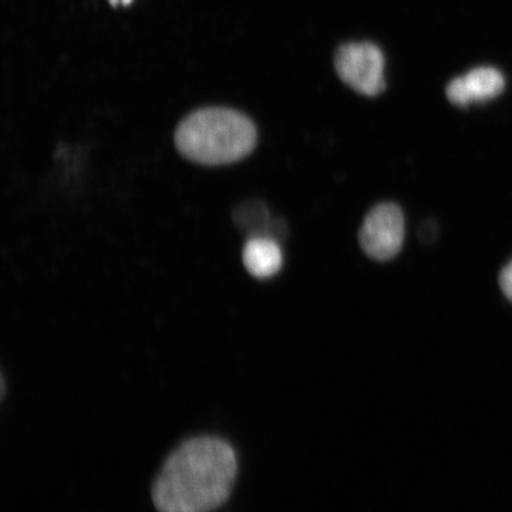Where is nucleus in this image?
Listing matches in <instances>:
<instances>
[{
  "label": "nucleus",
  "mask_w": 512,
  "mask_h": 512,
  "mask_svg": "<svg viewBox=\"0 0 512 512\" xmlns=\"http://www.w3.org/2000/svg\"><path fill=\"white\" fill-rule=\"evenodd\" d=\"M340 80L350 89L367 97H375L386 87L382 50L369 42L340 46L335 55Z\"/></svg>",
  "instance_id": "nucleus-3"
},
{
  "label": "nucleus",
  "mask_w": 512,
  "mask_h": 512,
  "mask_svg": "<svg viewBox=\"0 0 512 512\" xmlns=\"http://www.w3.org/2000/svg\"><path fill=\"white\" fill-rule=\"evenodd\" d=\"M242 261L249 274L265 279L278 274L284 256L274 239L251 238L242 251Z\"/></svg>",
  "instance_id": "nucleus-6"
},
{
  "label": "nucleus",
  "mask_w": 512,
  "mask_h": 512,
  "mask_svg": "<svg viewBox=\"0 0 512 512\" xmlns=\"http://www.w3.org/2000/svg\"><path fill=\"white\" fill-rule=\"evenodd\" d=\"M500 288L508 301L512 302V261L501 271Z\"/></svg>",
  "instance_id": "nucleus-7"
},
{
  "label": "nucleus",
  "mask_w": 512,
  "mask_h": 512,
  "mask_svg": "<svg viewBox=\"0 0 512 512\" xmlns=\"http://www.w3.org/2000/svg\"><path fill=\"white\" fill-rule=\"evenodd\" d=\"M181 156L202 165H225L244 160L258 143L254 121L228 107L192 111L174 134Z\"/></svg>",
  "instance_id": "nucleus-2"
},
{
  "label": "nucleus",
  "mask_w": 512,
  "mask_h": 512,
  "mask_svg": "<svg viewBox=\"0 0 512 512\" xmlns=\"http://www.w3.org/2000/svg\"><path fill=\"white\" fill-rule=\"evenodd\" d=\"M238 474L237 453L215 436L192 437L180 444L153 483L158 512H212L231 497Z\"/></svg>",
  "instance_id": "nucleus-1"
},
{
  "label": "nucleus",
  "mask_w": 512,
  "mask_h": 512,
  "mask_svg": "<svg viewBox=\"0 0 512 512\" xmlns=\"http://www.w3.org/2000/svg\"><path fill=\"white\" fill-rule=\"evenodd\" d=\"M505 80L503 74L494 67H477L464 76L448 83L447 99L458 107H467L473 103L493 100L503 93Z\"/></svg>",
  "instance_id": "nucleus-5"
},
{
  "label": "nucleus",
  "mask_w": 512,
  "mask_h": 512,
  "mask_svg": "<svg viewBox=\"0 0 512 512\" xmlns=\"http://www.w3.org/2000/svg\"><path fill=\"white\" fill-rule=\"evenodd\" d=\"M403 239V212L390 202L376 205L360 228V245L365 254L376 261H389L399 254Z\"/></svg>",
  "instance_id": "nucleus-4"
},
{
  "label": "nucleus",
  "mask_w": 512,
  "mask_h": 512,
  "mask_svg": "<svg viewBox=\"0 0 512 512\" xmlns=\"http://www.w3.org/2000/svg\"><path fill=\"white\" fill-rule=\"evenodd\" d=\"M117 2H119V0H111V3H113V5H117ZM121 2H123L124 5H126V3H130V0H121Z\"/></svg>",
  "instance_id": "nucleus-8"
}]
</instances>
